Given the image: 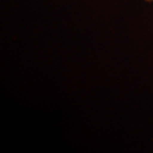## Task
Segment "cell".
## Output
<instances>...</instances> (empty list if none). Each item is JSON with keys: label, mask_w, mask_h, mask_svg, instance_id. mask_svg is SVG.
Returning <instances> with one entry per match:
<instances>
[{"label": "cell", "mask_w": 153, "mask_h": 153, "mask_svg": "<svg viewBox=\"0 0 153 153\" xmlns=\"http://www.w3.org/2000/svg\"><path fill=\"white\" fill-rule=\"evenodd\" d=\"M146 2H147V3H152L153 0H145Z\"/></svg>", "instance_id": "cell-1"}]
</instances>
